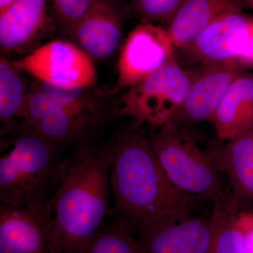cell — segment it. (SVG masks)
<instances>
[{
  "instance_id": "1",
  "label": "cell",
  "mask_w": 253,
  "mask_h": 253,
  "mask_svg": "<svg viewBox=\"0 0 253 253\" xmlns=\"http://www.w3.org/2000/svg\"><path fill=\"white\" fill-rule=\"evenodd\" d=\"M112 140L73 150L53 198L52 253H85L109 213Z\"/></svg>"
},
{
  "instance_id": "2",
  "label": "cell",
  "mask_w": 253,
  "mask_h": 253,
  "mask_svg": "<svg viewBox=\"0 0 253 253\" xmlns=\"http://www.w3.org/2000/svg\"><path fill=\"white\" fill-rule=\"evenodd\" d=\"M111 140L110 186L116 204L114 214L134 232L158 218L194 212L200 199L173 184L149 138L126 131Z\"/></svg>"
},
{
  "instance_id": "3",
  "label": "cell",
  "mask_w": 253,
  "mask_h": 253,
  "mask_svg": "<svg viewBox=\"0 0 253 253\" xmlns=\"http://www.w3.org/2000/svg\"><path fill=\"white\" fill-rule=\"evenodd\" d=\"M156 156L173 184L198 199L232 205L221 181L223 141L211 140L193 125L174 122L158 127L149 138Z\"/></svg>"
},
{
  "instance_id": "4",
  "label": "cell",
  "mask_w": 253,
  "mask_h": 253,
  "mask_svg": "<svg viewBox=\"0 0 253 253\" xmlns=\"http://www.w3.org/2000/svg\"><path fill=\"white\" fill-rule=\"evenodd\" d=\"M0 146V202L21 206L53 199L61 180L63 151L21 124Z\"/></svg>"
},
{
  "instance_id": "5",
  "label": "cell",
  "mask_w": 253,
  "mask_h": 253,
  "mask_svg": "<svg viewBox=\"0 0 253 253\" xmlns=\"http://www.w3.org/2000/svg\"><path fill=\"white\" fill-rule=\"evenodd\" d=\"M192 81L176 57L135 85L126 89L116 103L118 116L160 127L172 121L184 104Z\"/></svg>"
},
{
  "instance_id": "6",
  "label": "cell",
  "mask_w": 253,
  "mask_h": 253,
  "mask_svg": "<svg viewBox=\"0 0 253 253\" xmlns=\"http://www.w3.org/2000/svg\"><path fill=\"white\" fill-rule=\"evenodd\" d=\"M186 64L236 61L253 67V17L244 11L219 18L187 45L176 49Z\"/></svg>"
},
{
  "instance_id": "7",
  "label": "cell",
  "mask_w": 253,
  "mask_h": 253,
  "mask_svg": "<svg viewBox=\"0 0 253 253\" xmlns=\"http://www.w3.org/2000/svg\"><path fill=\"white\" fill-rule=\"evenodd\" d=\"M21 124L63 152L99 144L105 130L66 112L36 80L28 86Z\"/></svg>"
},
{
  "instance_id": "8",
  "label": "cell",
  "mask_w": 253,
  "mask_h": 253,
  "mask_svg": "<svg viewBox=\"0 0 253 253\" xmlns=\"http://www.w3.org/2000/svg\"><path fill=\"white\" fill-rule=\"evenodd\" d=\"M11 63L36 81L59 87L92 86L96 81L94 60L66 40L50 41Z\"/></svg>"
},
{
  "instance_id": "9",
  "label": "cell",
  "mask_w": 253,
  "mask_h": 253,
  "mask_svg": "<svg viewBox=\"0 0 253 253\" xmlns=\"http://www.w3.org/2000/svg\"><path fill=\"white\" fill-rule=\"evenodd\" d=\"M120 49L117 82L113 94L144 81L175 57L176 52L166 27L151 23L136 25Z\"/></svg>"
},
{
  "instance_id": "10",
  "label": "cell",
  "mask_w": 253,
  "mask_h": 253,
  "mask_svg": "<svg viewBox=\"0 0 253 253\" xmlns=\"http://www.w3.org/2000/svg\"><path fill=\"white\" fill-rule=\"evenodd\" d=\"M53 199L12 206L0 203V253H52Z\"/></svg>"
},
{
  "instance_id": "11",
  "label": "cell",
  "mask_w": 253,
  "mask_h": 253,
  "mask_svg": "<svg viewBox=\"0 0 253 253\" xmlns=\"http://www.w3.org/2000/svg\"><path fill=\"white\" fill-rule=\"evenodd\" d=\"M49 0H15L0 10L1 56L27 55L56 31Z\"/></svg>"
},
{
  "instance_id": "12",
  "label": "cell",
  "mask_w": 253,
  "mask_h": 253,
  "mask_svg": "<svg viewBox=\"0 0 253 253\" xmlns=\"http://www.w3.org/2000/svg\"><path fill=\"white\" fill-rule=\"evenodd\" d=\"M136 232L144 253H206L212 219L194 213L158 218Z\"/></svg>"
},
{
  "instance_id": "13",
  "label": "cell",
  "mask_w": 253,
  "mask_h": 253,
  "mask_svg": "<svg viewBox=\"0 0 253 253\" xmlns=\"http://www.w3.org/2000/svg\"><path fill=\"white\" fill-rule=\"evenodd\" d=\"M129 14L123 0H93L68 39L93 60L108 59L121 48L125 24Z\"/></svg>"
},
{
  "instance_id": "14",
  "label": "cell",
  "mask_w": 253,
  "mask_h": 253,
  "mask_svg": "<svg viewBox=\"0 0 253 253\" xmlns=\"http://www.w3.org/2000/svg\"><path fill=\"white\" fill-rule=\"evenodd\" d=\"M191 69L192 81L187 96L170 122L193 125L211 121L231 83L245 71L236 61L199 65Z\"/></svg>"
},
{
  "instance_id": "15",
  "label": "cell",
  "mask_w": 253,
  "mask_h": 253,
  "mask_svg": "<svg viewBox=\"0 0 253 253\" xmlns=\"http://www.w3.org/2000/svg\"><path fill=\"white\" fill-rule=\"evenodd\" d=\"M246 7L244 0H184L165 27L178 49L219 18Z\"/></svg>"
},
{
  "instance_id": "16",
  "label": "cell",
  "mask_w": 253,
  "mask_h": 253,
  "mask_svg": "<svg viewBox=\"0 0 253 253\" xmlns=\"http://www.w3.org/2000/svg\"><path fill=\"white\" fill-rule=\"evenodd\" d=\"M211 122L217 139L228 141L253 123V73L244 71L231 83Z\"/></svg>"
},
{
  "instance_id": "17",
  "label": "cell",
  "mask_w": 253,
  "mask_h": 253,
  "mask_svg": "<svg viewBox=\"0 0 253 253\" xmlns=\"http://www.w3.org/2000/svg\"><path fill=\"white\" fill-rule=\"evenodd\" d=\"M221 163L236 196L253 199V123L224 144Z\"/></svg>"
},
{
  "instance_id": "18",
  "label": "cell",
  "mask_w": 253,
  "mask_h": 253,
  "mask_svg": "<svg viewBox=\"0 0 253 253\" xmlns=\"http://www.w3.org/2000/svg\"><path fill=\"white\" fill-rule=\"evenodd\" d=\"M28 85L23 73L5 56L0 59V121L1 136L16 130L24 117Z\"/></svg>"
},
{
  "instance_id": "19",
  "label": "cell",
  "mask_w": 253,
  "mask_h": 253,
  "mask_svg": "<svg viewBox=\"0 0 253 253\" xmlns=\"http://www.w3.org/2000/svg\"><path fill=\"white\" fill-rule=\"evenodd\" d=\"M235 213L230 205L214 204L212 232L206 253H248L244 238L236 226Z\"/></svg>"
},
{
  "instance_id": "20",
  "label": "cell",
  "mask_w": 253,
  "mask_h": 253,
  "mask_svg": "<svg viewBox=\"0 0 253 253\" xmlns=\"http://www.w3.org/2000/svg\"><path fill=\"white\" fill-rule=\"evenodd\" d=\"M134 232L122 218L114 214L105 222L85 253H144Z\"/></svg>"
},
{
  "instance_id": "21",
  "label": "cell",
  "mask_w": 253,
  "mask_h": 253,
  "mask_svg": "<svg viewBox=\"0 0 253 253\" xmlns=\"http://www.w3.org/2000/svg\"><path fill=\"white\" fill-rule=\"evenodd\" d=\"M131 15L140 23L161 22L166 26L184 0H124ZM164 26V27H165Z\"/></svg>"
},
{
  "instance_id": "22",
  "label": "cell",
  "mask_w": 253,
  "mask_h": 253,
  "mask_svg": "<svg viewBox=\"0 0 253 253\" xmlns=\"http://www.w3.org/2000/svg\"><path fill=\"white\" fill-rule=\"evenodd\" d=\"M56 29L66 38L90 7L93 0H49Z\"/></svg>"
},
{
  "instance_id": "23",
  "label": "cell",
  "mask_w": 253,
  "mask_h": 253,
  "mask_svg": "<svg viewBox=\"0 0 253 253\" xmlns=\"http://www.w3.org/2000/svg\"><path fill=\"white\" fill-rule=\"evenodd\" d=\"M236 226L244 238L248 253H253V216L241 213L236 217Z\"/></svg>"
},
{
  "instance_id": "24",
  "label": "cell",
  "mask_w": 253,
  "mask_h": 253,
  "mask_svg": "<svg viewBox=\"0 0 253 253\" xmlns=\"http://www.w3.org/2000/svg\"><path fill=\"white\" fill-rule=\"evenodd\" d=\"M14 1L15 0H0V10L4 9Z\"/></svg>"
},
{
  "instance_id": "25",
  "label": "cell",
  "mask_w": 253,
  "mask_h": 253,
  "mask_svg": "<svg viewBox=\"0 0 253 253\" xmlns=\"http://www.w3.org/2000/svg\"><path fill=\"white\" fill-rule=\"evenodd\" d=\"M244 2L247 5V6L252 8L253 9V0H244Z\"/></svg>"
},
{
  "instance_id": "26",
  "label": "cell",
  "mask_w": 253,
  "mask_h": 253,
  "mask_svg": "<svg viewBox=\"0 0 253 253\" xmlns=\"http://www.w3.org/2000/svg\"><path fill=\"white\" fill-rule=\"evenodd\" d=\"M123 1H124V0H123Z\"/></svg>"
}]
</instances>
